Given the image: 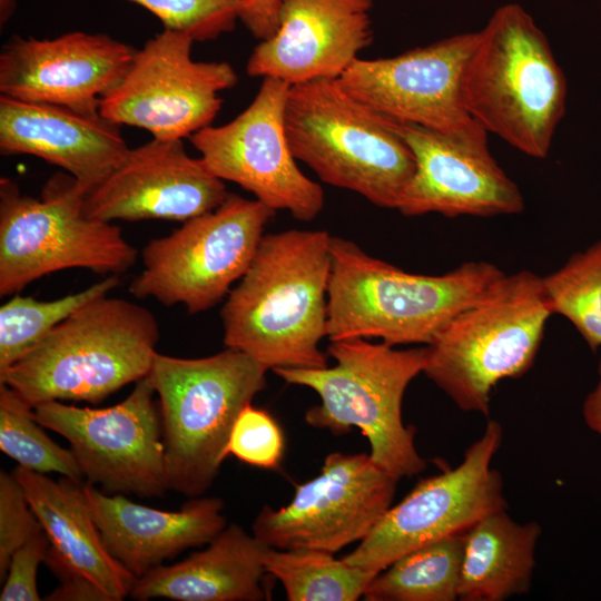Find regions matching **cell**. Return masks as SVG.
<instances>
[{
    "label": "cell",
    "instance_id": "cell-1",
    "mask_svg": "<svg viewBox=\"0 0 601 601\" xmlns=\"http://www.w3.org/2000/svg\"><path fill=\"white\" fill-rule=\"evenodd\" d=\"M332 236L326 230L266 234L221 308L226 347L267 370L322 368Z\"/></svg>",
    "mask_w": 601,
    "mask_h": 601
},
{
    "label": "cell",
    "instance_id": "cell-2",
    "mask_svg": "<svg viewBox=\"0 0 601 601\" xmlns=\"http://www.w3.org/2000/svg\"><path fill=\"white\" fill-rule=\"evenodd\" d=\"M326 336L381 338L430 345L462 309L504 273L487 262H469L442 275L405 272L332 236Z\"/></svg>",
    "mask_w": 601,
    "mask_h": 601
},
{
    "label": "cell",
    "instance_id": "cell-3",
    "mask_svg": "<svg viewBox=\"0 0 601 601\" xmlns=\"http://www.w3.org/2000/svg\"><path fill=\"white\" fill-rule=\"evenodd\" d=\"M565 76L544 32L519 4L477 31L461 76L464 109L521 152L544 158L565 112Z\"/></svg>",
    "mask_w": 601,
    "mask_h": 601
},
{
    "label": "cell",
    "instance_id": "cell-4",
    "mask_svg": "<svg viewBox=\"0 0 601 601\" xmlns=\"http://www.w3.org/2000/svg\"><path fill=\"white\" fill-rule=\"evenodd\" d=\"M159 325L146 307L102 296L58 324L0 383L32 406L47 401L97 404L150 371Z\"/></svg>",
    "mask_w": 601,
    "mask_h": 601
},
{
    "label": "cell",
    "instance_id": "cell-5",
    "mask_svg": "<svg viewBox=\"0 0 601 601\" xmlns=\"http://www.w3.org/2000/svg\"><path fill=\"white\" fill-rule=\"evenodd\" d=\"M267 371L229 347L201 358L155 354L147 378L159 396L168 490L196 497L213 485L233 426L265 390Z\"/></svg>",
    "mask_w": 601,
    "mask_h": 601
},
{
    "label": "cell",
    "instance_id": "cell-6",
    "mask_svg": "<svg viewBox=\"0 0 601 601\" xmlns=\"http://www.w3.org/2000/svg\"><path fill=\"white\" fill-rule=\"evenodd\" d=\"M327 354L336 364L322 368H275L288 384L306 386L321 404L305 413V422L334 435L358 427L368 440L372 460L397 480L426 467L414 443V426L402 421L406 387L427 361V346L395 349L365 338L331 342Z\"/></svg>",
    "mask_w": 601,
    "mask_h": 601
},
{
    "label": "cell",
    "instance_id": "cell-7",
    "mask_svg": "<svg viewBox=\"0 0 601 601\" xmlns=\"http://www.w3.org/2000/svg\"><path fill=\"white\" fill-rule=\"evenodd\" d=\"M285 128L294 157L322 181L397 209L416 162L394 120L348 95L336 79H318L289 87Z\"/></svg>",
    "mask_w": 601,
    "mask_h": 601
},
{
    "label": "cell",
    "instance_id": "cell-8",
    "mask_svg": "<svg viewBox=\"0 0 601 601\" xmlns=\"http://www.w3.org/2000/svg\"><path fill=\"white\" fill-rule=\"evenodd\" d=\"M552 314L542 277L503 274L426 345L423 373L462 411L487 415L494 386L533 365Z\"/></svg>",
    "mask_w": 601,
    "mask_h": 601
},
{
    "label": "cell",
    "instance_id": "cell-9",
    "mask_svg": "<svg viewBox=\"0 0 601 601\" xmlns=\"http://www.w3.org/2000/svg\"><path fill=\"white\" fill-rule=\"evenodd\" d=\"M87 189L68 173H57L39 199L0 179V296L68 268L121 275L138 252L117 225L85 213Z\"/></svg>",
    "mask_w": 601,
    "mask_h": 601
},
{
    "label": "cell",
    "instance_id": "cell-10",
    "mask_svg": "<svg viewBox=\"0 0 601 601\" xmlns=\"http://www.w3.org/2000/svg\"><path fill=\"white\" fill-rule=\"evenodd\" d=\"M274 215L259 200L229 193L214 210L146 244L130 294L166 306L183 304L189 314L214 307L248 269Z\"/></svg>",
    "mask_w": 601,
    "mask_h": 601
},
{
    "label": "cell",
    "instance_id": "cell-11",
    "mask_svg": "<svg viewBox=\"0 0 601 601\" xmlns=\"http://www.w3.org/2000/svg\"><path fill=\"white\" fill-rule=\"evenodd\" d=\"M502 436L501 424L490 420L456 467L421 480L343 560L376 575L400 556L506 510L501 474L491 467Z\"/></svg>",
    "mask_w": 601,
    "mask_h": 601
},
{
    "label": "cell",
    "instance_id": "cell-12",
    "mask_svg": "<svg viewBox=\"0 0 601 601\" xmlns=\"http://www.w3.org/2000/svg\"><path fill=\"white\" fill-rule=\"evenodd\" d=\"M194 42L167 28L147 40L121 81L101 99V116L164 140H181L210 126L221 108L219 93L238 77L228 62L195 61Z\"/></svg>",
    "mask_w": 601,
    "mask_h": 601
},
{
    "label": "cell",
    "instance_id": "cell-13",
    "mask_svg": "<svg viewBox=\"0 0 601 601\" xmlns=\"http://www.w3.org/2000/svg\"><path fill=\"white\" fill-rule=\"evenodd\" d=\"M155 393L146 376L110 407L47 401L35 405L33 412L43 427L69 442L86 482L110 494L155 497L168 490Z\"/></svg>",
    "mask_w": 601,
    "mask_h": 601
},
{
    "label": "cell",
    "instance_id": "cell-14",
    "mask_svg": "<svg viewBox=\"0 0 601 601\" xmlns=\"http://www.w3.org/2000/svg\"><path fill=\"white\" fill-rule=\"evenodd\" d=\"M289 85L263 78L250 105L231 121L207 126L189 140L209 170L252 193L273 210H287L295 219L312 221L324 207L319 184L296 164L285 128Z\"/></svg>",
    "mask_w": 601,
    "mask_h": 601
},
{
    "label": "cell",
    "instance_id": "cell-15",
    "mask_svg": "<svg viewBox=\"0 0 601 601\" xmlns=\"http://www.w3.org/2000/svg\"><path fill=\"white\" fill-rule=\"evenodd\" d=\"M397 481L370 454L329 453L319 474L296 486L288 505L262 508L253 534L279 550L334 554L370 534L391 508Z\"/></svg>",
    "mask_w": 601,
    "mask_h": 601
},
{
    "label": "cell",
    "instance_id": "cell-16",
    "mask_svg": "<svg viewBox=\"0 0 601 601\" xmlns=\"http://www.w3.org/2000/svg\"><path fill=\"white\" fill-rule=\"evenodd\" d=\"M416 162L397 210L491 217L519 214L524 199L490 152L487 130L470 117L449 129L395 121Z\"/></svg>",
    "mask_w": 601,
    "mask_h": 601
},
{
    "label": "cell",
    "instance_id": "cell-17",
    "mask_svg": "<svg viewBox=\"0 0 601 601\" xmlns=\"http://www.w3.org/2000/svg\"><path fill=\"white\" fill-rule=\"evenodd\" d=\"M476 39L477 31L464 32L395 57L358 58L336 80L388 119L449 129L471 117L462 102L461 76Z\"/></svg>",
    "mask_w": 601,
    "mask_h": 601
},
{
    "label": "cell",
    "instance_id": "cell-18",
    "mask_svg": "<svg viewBox=\"0 0 601 601\" xmlns=\"http://www.w3.org/2000/svg\"><path fill=\"white\" fill-rule=\"evenodd\" d=\"M138 49L105 33L72 31L53 39L12 36L0 53V96L99 111Z\"/></svg>",
    "mask_w": 601,
    "mask_h": 601
},
{
    "label": "cell",
    "instance_id": "cell-19",
    "mask_svg": "<svg viewBox=\"0 0 601 601\" xmlns=\"http://www.w3.org/2000/svg\"><path fill=\"white\" fill-rule=\"evenodd\" d=\"M224 180L181 140L152 138L130 148L125 160L85 200L88 217L111 223L164 219L186 221L211 211L228 197Z\"/></svg>",
    "mask_w": 601,
    "mask_h": 601
},
{
    "label": "cell",
    "instance_id": "cell-20",
    "mask_svg": "<svg viewBox=\"0 0 601 601\" xmlns=\"http://www.w3.org/2000/svg\"><path fill=\"white\" fill-rule=\"evenodd\" d=\"M373 0H283L277 29L246 63L250 77L289 86L337 79L373 41Z\"/></svg>",
    "mask_w": 601,
    "mask_h": 601
},
{
    "label": "cell",
    "instance_id": "cell-21",
    "mask_svg": "<svg viewBox=\"0 0 601 601\" xmlns=\"http://www.w3.org/2000/svg\"><path fill=\"white\" fill-rule=\"evenodd\" d=\"M120 125L99 111L0 96V152L31 155L62 168L88 191L125 160Z\"/></svg>",
    "mask_w": 601,
    "mask_h": 601
},
{
    "label": "cell",
    "instance_id": "cell-22",
    "mask_svg": "<svg viewBox=\"0 0 601 601\" xmlns=\"http://www.w3.org/2000/svg\"><path fill=\"white\" fill-rule=\"evenodd\" d=\"M82 487L106 549L137 579L189 548L209 543L227 525L224 502L216 496L190 497L178 511H164L88 482Z\"/></svg>",
    "mask_w": 601,
    "mask_h": 601
},
{
    "label": "cell",
    "instance_id": "cell-23",
    "mask_svg": "<svg viewBox=\"0 0 601 601\" xmlns=\"http://www.w3.org/2000/svg\"><path fill=\"white\" fill-rule=\"evenodd\" d=\"M270 546L237 524L226 525L199 552L181 562L160 565L137 579L130 595L146 601H259L265 556Z\"/></svg>",
    "mask_w": 601,
    "mask_h": 601
},
{
    "label": "cell",
    "instance_id": "cell-24",
    "mask_svg": "<svg viewBox=\"0 0 601 601\" xmlns=\"http://www.w3.org/2000/svg\"><path fill=\"white\" fill-rule=\"evenodd\" d=\"M12 474L47 533L51 550L111 601L129 597L137 578L106 549L83 493V482L59 481L17 465Z\"/></svg>",
    "mask_w": 601,
    "mask_h": 601
},
{
    "label": "cell",
    "instance_id": "cell-25",
    "mask_svg": "<svg viewBox=\"0 0 601 601\" xmlns=\"http://www.w3.org/2000/svg\"><path fill=\"white\" fill-rule=\"evenodd\" d=\"M541 532L539 523H518L505 510L477 521L465 532L459 600L502 601L525 594Z\"/></svg>",
    "mask_w": 601,
    "mask_h": 601
},
{
    "label": "cell",
    "instance_id": "cell-26",
    "mask_svg": "<svg viewBox=\"0 0 601 601\" xmlns=\"http://www.w3.org/2000/svg\"><path fill=\"white\" fill-rule=\"evenodd\" d=\"M465 532L420 546L378 572L364 592L366 601H454Z\"/></svg>",
    "mask_w": 601,
    "mask_h": 601
},
{
    "label": "cell",
    "instance_id": "cell-27",
    "mask_svg": "<svg viewBox=\"0 0 601 601\" xmlns=\"http://www.w3.org/2000/svg\"><path fill=\"white\" fill-rule=\"evenodd\" d=\"M265 570L283 584L289 601H356L375 577L314 549L269 548Z\"/></svg>",
    "mask_w": 601,
    "mask_h": 601
},
{
    "label": "cell",
    "instance_id": "cell-28",
    "mask_svg": "<svg viewBox=\"0 0 601 601\" xmlns=\"http://www.w3.org/2000/svg\"><path fill=\"white\" fill-rule=\"evenodd\" d=\"M119 284V275H108L83 290L53 300L13 296L0 307V373L23 357L77 309L107 296Z\"/></svg>",
    "mask_w": 601,
    "mask_h": 601
},
{
    "label": "cell",
    "instance_id": "cell-29",
    "mask_svg": "<svg viewBox=\"0 0 601 601\" xmlns=\"http://www.w3.org/2000/svg\"><path fill=\"white\" fill-rule=\"evenodd\" d=\"M36 420L33 406L0 383V450L19 466L37 473H59L77 482L85 477L71 452L53 442Z\"/></svg>",
    "mask_w": 601,
    "mask_h": 601
},
{
    "label": "cell",
    "instance_id": "cell-30",
    "mask_svg": "<svg viewBox=\"0 0 601 601\" xmlns=\"http://www.w3.org/2000/svg\"><path fill=\"white\" fill-rule=\"evenodd\" d=\"M553 314L569 319L592 351L601 347V240L542 277Z\"/></svg>",
    "mask_w": 601,
    "mask_h": 601
},
{
    "label": "cell",
    "instance_id": "cell-31",
    "mask_svg": "<svg viewBox=\"0 0 601 601\" xmlns=\"http://www.w3.org/2000/svg\"><path fill=\"white\" fill-rule=\"evenodd\" d=\"M152 14L164 28L184 32L194 41L215 40L231 31L244 10V0H128Z\"/></svg>",
    "mask_w": 601,
    "mask_h": 601
},
{
    "label": "cell",
    "instance_id": "cell-32",
    "mask_svg": "<svg viewBox=\"0 0 601 601\" xmlns=\"http://www.w3.org/2000/svg\"><path fill=\"white\" fill-rule=\"evenodd\" d=\"M284 449V434L276 420L265 410L245 406L233 426L228 455L252 466L276 470Z\"/></svg>",
    "mask_w": 601,
    "mask_h": 601
},
{
    "label": "cell",
    "instance_id": "cell-33",
    "mask_svg": "<svg viewBox=\"0 0 601 601\" xmlns=\"http://www.w3.org/2000/svg\"><path fill=\"white\" fill-rule=\"evenodd\" d=\"M42 526L12 472H0V582L7 575L10 559Z\"/></svg>",
    "mask_w": 601,
    "mask_h": 601
},
{
    "label": "cell",
    "instance_id": "cell-34",
    "mask_svg": "<svg viewBox=\"0 0 601 601\" xmlns=\"http://www.w3.org/2000/svg\"><path fill=\"white\" fill-rule=\"evenodd\" d=\"M49 546V538L42 529L14 551L9 562L0 601L42 600L37 588V572L40 563L45 561Z\"/></svg>",
    "mask_w": 601,
    "mask_h": 601
},
{
    "label": "cell",
    "instance_id": "cell-35",
    "mask_svg": "<svg viewBox=\"0 0 601 601\" xmlns=\"http://www.w3.org/2000/svg\"><path fill=\"white\" fill-rule=\"evenodd\" d=\"M46 565L59 578L61 584L43 600L47 601H111L98 585L73 571L57 554L49 552Z\"/></svg>",
    "mask_w": 601,
    "mask_h": 601
},
{
    "label": "cell",
    "instance_id": "cell-36",
    "mask_svg": "<svg viewBox=\"0 0 601 601\" xmlns=\"http://www.w3.org/2000/svg\"><path fill=\"white\" fill-rule=\"evenodd\" d=\"M244 1L240 21L260 41L269 38L277 29L278 10L283 0Z\"/></svg>",
    "mask_w": 601,
    "mask_h": 601
},
{
    "label": "cell",
    "instance_id": "cell-37",
    "mask_svg": "<svg viewBox=\"0 0 601 601\" xmlns=\"http://www.w3.org/2000/svg\"><path fill=\"white\" fill-rule=\"evenodd\" d=\"M599 383L587 396L583 404V417L587 425L601 436V359L599 363Z\"/></svg>",
    "mask_w": 601,
    "mask_h": 601
},
{
    "label": "cell",
    "instance_id": "cell-38",
    "mask_svg": "<svg viewBox=\"0 0 601 601\" xmlns=\"http://www.w3.org/2000/svg\"><path fill=\"white\" fill-rule=\"evenodd\" d=\"M16 10V0H0L1 28L10 20Z\"/></svg>",
    "mask_w": 601,
    "mask_h": 601
}]
</instances>
